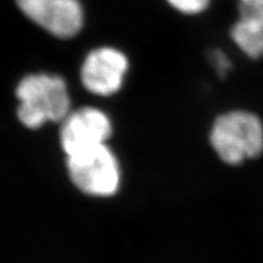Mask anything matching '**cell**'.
Instances as JSON below:
<instances>
[{
    "label": "cell",
    "instance_id": "cell-1",
    "mask_svg": "<svg viewBox=\"0 0 263 263\" xmlns=\"http://www.w3.org/2000/svg\"><path fill=\"white\" fill-rule=\"evenodd\" d=\"M16 117L25 128L41 129L48 123H60L73 108L68 85L52 73H29L15 88Z\"/></svg>",
    "mask_w": 263,
    "mask_h": 263
},
{
    "label": "cell",
    "instance_id": "cell-2",
    "mask_svg": "<svg viewBox=\"0 0 263 263\" xmlns=\"http://www.w3.org/2000/svg\"><path fill=\"white\" fill-rule=\"evenodd\" d=\"M210 143L224 163L236 166L263 151V124L248 111H230L216 118Z\"/></svg>",
    "mask_w": 263,
    "mask_h": 263
},
{
    "label": "cell",
    "instance_id": "cell-3",
    "mask_svg": "<svg viewBox=\"0 0 263 263\" xmlns=\"http://www.w3.org/2000/svg\"><path fill=\"white\" fill-rule=\"evenodd\" d=\"M66 170L74 188L90 197L108 199L122 185L120 159L108 144L66 156Z\"/></svg>",
    "mask_w": 263,
    "mask_h": 263
},
{
    "label": "cell",
    "instance_id": "cell-4",
    "mask_svg": "<svg viewBox=\"0 0 263 263\" xmlns=\"http://www.w3.org/2000/svg\"><path fill=\"white\" fill-rule=\"evenodd\" d=\"M59 141L65 156L106 145L114 134V122L97 106L72 108L60 123Z\"/></svg>",
    "mask_w": 263,
    "mask_h": 263
},
{
    "label": "cell",
    "instance_id": "cell-5",
    "mask_svg": "<svg viewBox=\"0 0 263 263\" xmlns=\"http://www.w3.org/2000/svg\"><path fill=\"white\" fill-rule=\"evenodd\" d=\"M129 62L118 49L103 47L91 50L81 67V82L84 89L100 98L116 95L123 88Z\"/></svg>",
    "mask_w": 263,
    "mask_h": 263
},
{
    "label": "cell",
    "instance_id": "cell-6",
    "mask_svg": "<svg viewBox=\"0 0 263 263\" xmlns=\"http://www.w3.org/2000/svg\"><path fill=\"white\" fill-rule=\"evenodd\" d=\"M31 21L54 37L68 39L83 26V9L78 0H15Z\"/></svg>",
    "mask_w": 263,
    "mask_h": 263
},
{
    "label": "cell",
    "instance_id": "cell-7",
    "mask_svg": "<svg viewBox=\"0 0 263 263\" xmlns=\"http://www.w3.org/2000/svg\"><path fill=\"white\" fill-rule=\"evenodd\" d=\"M239 20L263 25V0H239Z\"/></svg>",
    "mask_w": 263,
    "mask_h": 263
},
{
    "label": "cell",
    "instance_id": "cell-8",
    "mask_svg": "<svg viewBox=\"0 0 263 263\" xmlns=\"http://www.w3.org/2000/svg\"><path fill=\"white\" fill-rule=\"evenodd\" d=\"M174 9L183 14H199L209 6L210 0H167Z\"/></svg>",
    "mask_w": 263,
    "mask_h": 263
},
{
    "label": "cell",
    "instance_id": "cell-9",
    "mask_svg": "<svg viewBox=\"0 0 263 263\" xmlns=\"http://www.w3.org/2000/svg\"><path fill=\"white\" fill-rule=\"evenodd\" d=\"M209 59L219 77H226L228 72L232 70V62H230L229 58L222 50H218V49L212 50L210 52Z\"/></svg>",
    "mask_w": 263,
    "mask_h": 263
}]
</instances>
